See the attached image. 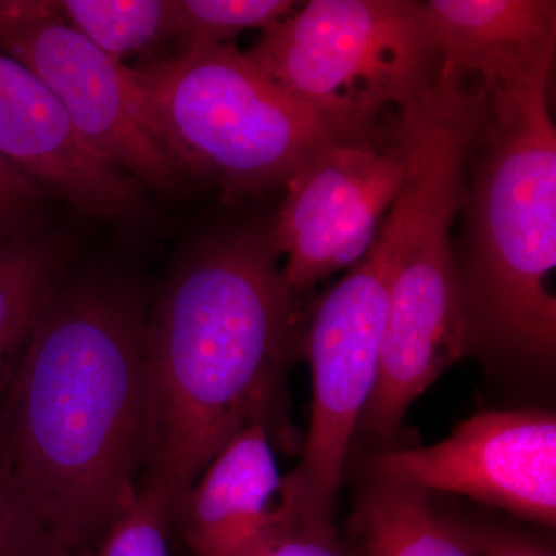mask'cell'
I'll return each instance as SVG.
<instances>
[{
	"mask_svg": "<svg viewBox=\"0 0 556 556\" xmlns=\"http://www.w3.org/2000/svg\"><path fill=\"white\" fill-rule=\"evenodd\" d=\"M0 156L42 192L91 217H116L137 201V179L98 159L49 87L0 53Z\"/></svg>",
	"mask_w": 556,
	"mask_h": 556,
	"instance_id": "10",
	"label": "cell"
},
{
	"mask_svg": "<svg viewBox=\"0 0 556 556\" xmlns=\"http://www.w3.org/2000/svg\"><path fill=\"white\" fill-rule=\"evenodd\" d=\"M43 192L0 156V240L35 233Z\"/></svg>",
	"mask_w": 556,
	"mask_h": 556,
	"instance_id": "19",
	"label": "cell"
},
{
	"mask_svg": "<svg viewBox=\"0 0 556 556\" xmlns=\"http://www.w3.org/2000/svg\"><path fill=\"white\" fill-rule=\"evenodd\" d=\"M175 167L228 197L285 186L334 135L230 43L135 70Z\"/></svg>",
	"mask_w": 556,
	"mask_h": 556,
	"instance_id": "5",
	"label": "cell"
},
{
	"mask_svg": "<svg viewBox=\"0 0 556 556\" xmlns=\"http://www.w3.org/2000/svg\"><path fill=\"white\" fill-rule=\"evenodd\" d=\"M7 240H0V244H3L5 243Z\"/></svg>",
	"mask_w": 556,
	"mask_h": 556,
	"instance_id": "24",
	"label": "cell"
},
{
	"mask_svg": "<svg viewBox=\"0 0 556 556\" xmlns=\"http://www.w3.org/2000/svg\"><path fill=\"white\" fill-rule=\"evenodd\" d=\"M369 479L457 493L536 525H556V417L547 409L478 413L427 447L383 450Z\"/></svg>",
	"mask_w": 556,
	"mask_h": 556,
	"instance_id": "8",
	"label": "cell"
},
{
	"mask_svg": "<svg viewBox=\"0 0 556 556\" xmlns=\"http://www.w3.org/2000/svg\"><path fill=\"white\" fill-rule=\"evenodd\" d=\"M146 317L119 285L61 281L0 399V466L75 556L129 506L144 473Z\"/></svg>",
	"mask_w": 556,
	"mask_h": 556,
	"instance_id": "1",
	"label": "cell"
},
{
	"mask_svg": "<svg viewBox=\"0 0 556 556\" xmlns=\"http://www.w3.org/2000/svg\"><path fill=\"white\" fill-rule=\"evenodd\" d=\"M291 0H170L166 39L179 53L222 46L249 28L266 30L298 9Z\"/></svg>",
	"mask_w": 556,
	"mask_h": 556,
	"instance_id": "16",
	"label": "cell"
},
{
	"mask_svg": "<svg viewBox=\"0 0 556 556\" xmlns=\"http://www.w3.org/2000/svg\"><path fill=\"white\" fill-rule=\"evenodd\" d=\"M172 518L166 501L139 484L129 506L98 538L93 556H170Z\"/></svg>",
	"mask_w": 556,
	"mask_h": 556,
	"instance_id": "17",
	"label": "cell"
},
{
	"mask_svg": "<svg viewBox=\"0 0 556 556\" xmlns=\"http://www.w3.org/2000/svg\"><path fill=\"white\" fill-rule=\"evenodd\" d=\"M62 17L110 60L166 39L170 0H61Z\"/></svg>",
	"mask_w": 556,
	"mask_h": 556,
	"instance_id": "15",
	"label": "cell"
},
{
	"mask_svg": "<svg viewBox=\"0 0 556 556\" xmlns=\"http://www.w3.org/2000/svg\"><path fill=\"white\" fill-rule=\"evenodd\" d=\"M58 98L78 137L98 156L131 178L166 190L177 167L134 68L110 60L64 20L31 25L0 42Z\"/></svg>",
	"mask_w": 556,
	"mask_h": 556,
	"instance_id": "9",
	"label": "cell"
},
{
	"mask_svg": "<svg viewBox=\"0 0 556 556\" xmlns=\"http://www.w3.org/2000/svg\"><path fill=\"white\" fill-rule=\"evenodd\" d=\"M64 20L53 0H0V42L31 25Z\"/></svg>",
	"mask_w": 556,
	"mask_h": 556,
	"instance_id": "20",
	"label": "cell"
},
{
	"mask_svg": "<svg viewBox=\"0 0 556 556\" xmlns=\"http://www.w3.org/2000/svg\"><path fill=\"white\" fill-rule=\"evenodd\" d=\"M353 529L362 556H479L473 532L415 486L369 479L356 501Z\"/></svg>",
	"mask_w": 556,
	"mask_h": 556,
	"instance_id": "13",
	"label": "cell"
},
{
	"mask_svg": "<svg viewBox=\"0 0 556 556\" xmlns=\"http://www.w3.org/2000/svg\"><path fill=\"white\" fill-rule=\"evenodd\" d=\"M254 556H345L340 551L336 533L298 530Z\"/></svg>",
	"mask_w": 556,
	"mask_h": 556,
	"instance_id": "21",
	"label": "cell"
},
{
	"mask_svg": "<svg viewBox=\"0 0 556 556\" xmlns=\"http://www.w3.org/2000/svg\"><path fill=\"white\" fill-rule=\"evenodd\" d=\"M551 72L510 86L481 83L455 251L467 353L533 369L554 367L556 354Z\"/></svg>",
	"mask_w": 556,
	"mask_h": 556,
	"instance_id": "3",
	"label": "cell"
},
{
	"mask_svg": "<svg viewBox=\"0 0 556 556\" xmlns=\"http://www.w3.org/2000/svg\"><path fill=\"white\" fill-rule=\"evenodd\" d=\"M473 532L479 556H555L546 547L521 535L500 530Z\"/></svg>",
	"mask_w": 556,
	"mask_h": 556,
	"instance_id": "22",
	"label": "cell"
},
{
	"mask_svg": "<svg viewBox=\"0 0 556 556\" xmlns=\"http://www.w3.org/2000/svg\"><path fill=\"white\" fill-rule=\"evenodd\" d=\"M248 56L340 141L386 144L430 100L442 62L413 0H311Z\"/></svg>",
	"mask_w": 556,
	"mask_h": 556,
	"instance_id": "4",
	"label": "cell"
},
{
	"mask_svg": "<svg viewBox=\"0 0 556 556\" xmlns=\"http://www.w3.org/2000/svg\"><path fill=\"white\" fill-rule=\"evenodd\" d=\"M60 285L56 252L36 233L0 244V399L20 367L36 321Z\"/></svg>",
	"mask_w": 556,
	"mask_h": 556,
	"instance_id": "14",
	"label": "cell"
},
{
	"mask_svg": "<svg viewBox=\"0 0 556 556\" xmlns=\"http://www.w3.org/2000/svg\"><path fill=\"white\" fill-rule=\"evenodd\" d=\"M401 139L329 142L287 182L273 228L283 277L294 294L350 269L378 239L405 181Z\"/></svg>",
	"mask_w": 556,
	"mask_h": 556,
	"instance_id": "7",
	"label": "cell"
},
{
	"mask_svg": "<svg viewBox=\"0 0 556 556\" xmlns=\"http://www.w3.org/2000/svg\"><path fill=\"white\" fill-rule=\"evenodd\" d=\"M273 229L207 241L146 317L148 450L139 484L169 506L248 427L285 430V379L302 346L298 294L278 268Z\"/></svg>",
	"mask_w": 556,
	"mask_h": 556,
	"instance_id": "2",
	"label": "cell"
},
{
	"mask_svg": "<svg viewBox=\"0 0 556 556\" xmlns=\"http://www.w3.org/2000/svg\"><path fill=\"white\" fill-rule=\"evenodd\" d=\"M58 548L0 466V556H51Z\"/></svg>",
	"mask_w": 556,
	"mask_h": 556,
	"instance_id": "18",
	"label": "cell"
},
{
	"mask_svg": "<svg viewBox=\"0 0 556 556\" xmlns=\"http://www.w3.org/2000/svg\"><path fill=\"white\" fill-rule=\"evenodd\" d=\"M442 64L485 86H510L552 70L554 0H428L420 2Z\"/></svg>",
	"mask_w": 556,
	"mask_h": 556,
	"instance_id": "12",
	"label": "cell"
},
{
	"mask_svg": "<svg viewBox=\"0 0 556 556\" xmlns=\"http://www.w3.org/2000/svg\"><path fill=\"white\" fill-rule=\"evenodd\" d=\"M391 212L365 257L317 300L302 348L313 375L308 437L281 478V506L300 529L334 533L332 514L351 442L378 383L397 251Z\"/></svg>",
	"mask_w": 556,
	"mask_h": 556,
	"instance_id": "6",
	"label": "cell"
},
{
	"mask_svg": "<svg viewBox=\"0 0 556 556\" xmlns=\"http://www.w3.org/2000/svg\"><path fill=\"white\" fill-rule=\"evenodd\" d=\"M273 439L255 424L218 453L182 497L174 522L195 556H254L300 529L281 506Z\"/></svg>",
	"mask_w": 556,
	"mask_h": 556,
	"instance_id": "11",
	"label": "cell"
},
{
	"mask_svg": "<svg viewBox=\"0 0 556 556\" xmlns=\"http://www.w3.org/2000/svg\"><path fill=\"white\" fill-rule=\"evenodd\" d=\"M51 556H75V555L68 554V552L64 551V548H58V551L54 552V554Z\"/></svg>",
	"mask_w": 556,
	"mask_h": 556,
	"instance_id": "23",
	"label": "cell"
}]
</instances>
